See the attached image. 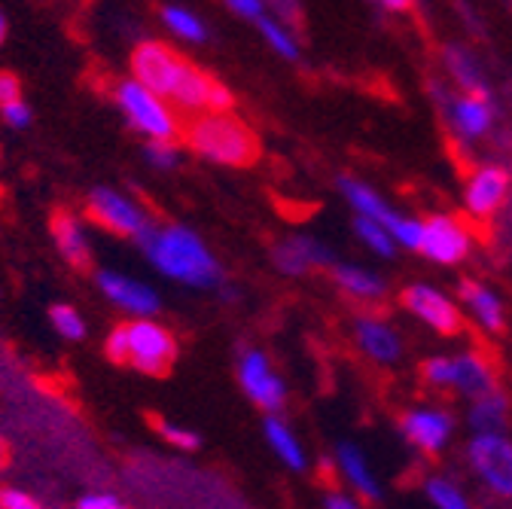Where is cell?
<instances>
[{
  "instance_id": "6da1fadb",
  "label": "cell",
  "mask_w": 512,
  "mask_h": 509,
  "mask_svg": "<svg viewBox=\"0 0 512 509\" xmlns=\"http://www.w3.org/2000/svg\"><path fill=\"white\" fill-rule=\"evenodd\" d=\"M132 68H135V80H141L156 95L177 101L186 110H229L232 107V95L217 80H211L199 68H192L189 61H183L177 52H171L162 43L138 46Z\"/></svg>"
},
{
  "instance_id": "7a4b0ae2",
  "label": "cell",
  "mask_w": 512,
  "mask_h": 509,
  "mask_svg": "<svg viewBox=\"0 0 512 509\" xmlns=\"http://www.w3.org/2000/svg\"><path fill=\"white\" fill-rule=\"evenodd\" d=\"M150 260L156 269H162L165 275H171L174 281L192 284V287H211L217 284V263L205 250V244L192 235L189 229L171 226V229H147L141 235Z\"/></svg>"
},
{
  "instance_id": "3957f363",
  "label": "cell",
  "mask_w": 512,
  "mask_h": 509,
  "mask_svg": "<svg viewBox=\"0 0 512 509\" xmlns=\"http://www.w3.org/2000/svg\"><path fill=\"white\" fill-rule=\"evenodd\" d=\"M186 141L196 153H202L214 162H223V165H235V168L253 165L256 156H260L256 135L241 119L229 116L226 110H211L208 116L192 122Z\"/></svg>"
},
{
  "instance_id": "277c9868",
  "label": "cell",
  "mask_w": 512,
  "mask_h": 509,
  "mask_svg": "<svg viewBox=\"0 0 512 509\" xmlns=\"http://www.w3.org/2000/svg\"><path fill=\"white\" fill-rule=\"evenodd\" d=\"M174 351L177 348H174L171 333H165L159 324H150V321H135L128 327H119L107 339L110 360L128 363L150 375H162L174 363Z\"/></svg>"
},
{
  "instance_id": "5b68a950",
  "label": "cell",
  "mask_w": 512,
  "mask_h": 509,
  "mask_svg": "<svg viewBox=\"0 0 512 509\" xmlns=\"http://www.w3.org/2000/svg\"><path fill=\"white\" fill-rule=\"evenodd\" d=\"M116 101L125 110V116L132 119L135 129L150 135L153 141H171V135L177 132L171 110L162 104V95L147 89L141 80H125L116 89Z\"/></svg>"
},
{
  "instance_id": "8992f818",
  "label": "cell",
  "mask_w": 512,
  "mask_h": 509,
  "mask_svg": "<svg viewBox=\"0 0 512 509\" xmlns=\"http://www.w3.org/2000/svg\"><path fill=\"white\" fill-rule=\"evenodd\" d=\"M470 464L500 497H512V442L500 433H479L470 445Z\"/></svg>"
},
{
  "instance_id": "52a82bcc",
  "label": "cell",
  "mask_w": 512,
  "mask_h": 509,
  "mask_svg": "<svg viewBox=\"0 0 512 509\" xmlns=\"http://www.w3.org/2000/svg\"><path fill=\"white\" fill-rule=\"evenodd\" d=\"M342 193L357 208V214H366V217L378 220L403 247H409V250H418L421 247V223L418 220H409V217H400L397 211H391L388 205H384L372 193L369 186H363L357 180H342Z\"/></svg>"
},
{
  "instance_id": "ba28073f",
  "label": "cell",
  "mask_w": 512,
  "mask_h": 509,
  "mask_svg": "<svg viewBox=\"0 0 512 509\" xmlns=\"http://www.w3.org/2000/svg\"><path fill=\"white\" fill-rule=\"evenodd\" d=\"M433 263L442 266H455L467 257L470 241L467 232L458 226V220L452 217H430L427 223H421V247Z\"/></svg>"
},
{
  "instance_id": "9c48e42d",
  "label": "cell",
  "mask_w": 512,
  "mask_h": 509,
  "mask_svg": "<svg viewBox=\"0 0 512 509\" xmlns=\"http://www.w3.org/2000/svg\"><path fill=\"white\" fill-rule=\"evenodd\" d=\"M238 375H241L244 391L250 394V400L256 406H263L266 412H278L284 406V385H281V378L272 372L269 360L260 351H247L241 357Z\"/></svg>"
},
{
  "instance_id": "30bf717a",
  "label": "cell",
  "mask_w": 512,
  "mask_h": 509,
  "mask_svg": "<svg viewBox=\"0 0 512 509\" xmlns=\"http://www.w3.org/2000/svg\"><path fill=\"white\" fill-rule=\"evenodd\" d=\"M403 305L418 314L424 324H430L436 333L442 336H455L461 330V314L458 308L448 302L439 290L433 287H424V284H415L403 293Z\"/></svg>"
},
{
  "instance_id": "8fae6325",
  "label": "cell",
  "mask_w": 512,
  "mask_h": 509,
  "mask_svg": "<svg viewBox=\"0 0 512 509\" xmlns=\"http://www.w3.org/2000/svg\"><path fill=\"white\" fill-rule=\"evenodd\" d=\"M89 211L101 226H107L119 235H144L147 232L141 211L125 196L113 193V189H95L89 199Z\"/></svg>"
},
{
  "instance_id": "7c38bea8",
  "label": "cell",
  "mask_w": 512,
  "mask_h": 509,
  "mask_svg": "<svg viewBox=\"0 0 512 509\" xmlns=\"http://www.w3.org/2000/svg\"><path fill=\"white\" fill-rule=\"evenodd\" d=\"M403 433L424 452H439L452 436V418L430 409H415L403 418Z\"/></svg>"
},
{
  "instance_id": "4fadbf2b",
  "label": "cell",
  "mask_w": 512,
  "mask_h": 509,
  "mask_svg": "<svg viewBox=\"0 0 512 509\" xmlns=\"http://www.w3.org/2000/svg\"><path fill=\"white\" fill-rule=\"evenodd\" d=\"M98 284H101V290L116 302V305H122L125 311H132V314H153L156 308H159V296L150 290V287H144V284H138V281H132V278H125V275H116V272H101V278H98Z\"/></svg>"
},
{
  "instance_id": "5bb4252c",
  "label": "cell",
  "mask_w": 512,
  "mask_h": 509,
  "mask_svg": "<svg viewBox=\"0 0 512 509\" xmlns=\"http://www.w3.org/2000/svg\"><path fill=\"white\" fill-rule=\"evenodd\" d=\"M506 189H509V177L500 168H482L473 174L470 186H467V205L473 214L488 217L491 211H497L506 199Z\"/></svg>"
},
{
  "instance_id": "9a60e30c",
  "label": "cell",
  "mask_w": 512,
  "mask_h": 509,
  "mask_svg": "<svg viewBox=\"0 0 512 509\" xmlns=\"http://www.w3.org/2000/svg\"><path fill=\"white\" fill-rule=\"evenodd\" d=\"M448 388H455V391L479 400V397L494 391V378H491L488 366L479 357L467 354V357L452 360V372H448Z\"/></svg>"
},
{
  "instance_id": "2e32d148",
  "label": "cell",
  "mask_w": 512,
  "mask_h": 509,
  "mask_svg": "<svg viewBox=\"0 0 512 509\" xmlns=\"http://www.w3.org/2000/svg\"><path fill=\"white\" fill-rule=\"evenodd\" d=\"M357 342L360 348L381 363H391L400 357V339L391 327H384L378 321H369V317H360L357 321Z\"/></svg>"
},
{
  "instance_id": "e0dca14e",
  "label": "cell",
  "mask_w": 512,
  "mask_h": 509,
  "mask_svg": "<svg viewBox=\"0 0 512 509\" xmlns=\"http://www.w3.org/2000/svg\"><path fill=\"white\" fill-rule=\"evenodd\" d=\"M278 263H281L284 272L299 275V272H308V269H314V266L330 263V253H327L324 247H320L317 241L296 238V241H290V244H284V247L278 250Z\"/></svg>"
},
{
  "instance_id": "ac0fdd59",
  "label": "cell",
  "mask_w": 512,
  "mask_h": 509,
  "mask_svg": "<svg viewBox=\"0 0 512 509\" xmlns=\"http://www.w3.org/2000/svg\"><path fill=\"white\" fill-rule=\"evenodd\" d=\"M52 235H55L61 253H64V257H68L74 266H89V241H86V235H83V229H80V223H77L74 217L58 214V217L52 220Z\"/></svg>"
},
{
  "instance_id": "d6986e66",
  "label": "cell",
  "mask_w": 512,
  "mask_h": 509,
  "mask_svg": "<svg viewBox=\"0 0 512 509\" xmlns=\"http://www.w3.org/2000/svg\"><path fill=\"white\" fill-rule=\"evenodd\" d=\"M452 116H455V125L467 135V138H476L488 129L491 122V107L485 104L482 95H467L461 101H455L452 107Z\"/></svg>"
},
{
  "instance_id": "ffe728a7",
  "label": "cell",
  "mask_w": 512,
  "mask_h": 509,
  "mask_svg": "<svg viewBox=\"0 0 512 509\" xmlns=\"http://www.w3.org/2000/svg\"><path fill=\"white\" fill-rule=\"evenodd\" d=\"M461 296L467 299V305L473 308V314L479 317V324L485 330H500L503 327V308H500V302H497V296L491 290L467 281V284H461Z\"/></svg>"
},
{
  "instance_id": "44dd1931",
  "label": "cell",
  "mask_w": 512,
  "mask_h": 509,
  "mask_svg": "<svg viewBox=\"0 0 512 509\" xmlns=\"http://www.w3.org/2000/svg\"><path fill=\"white\" fill-rule=\"evenodd\" d=\"M266 439H269V445L275 449V455H278L287 467H293V470H305V455H302L296 436L287 430V424H284V421L269 418V421H266Z\"/></svg>"
},
{
  "instance_id": "7402d4cb",
  "label": "cell",
  "mask_w": 512,
  "mask_h": 509,
  "mask_svg": "<svg viewBox=\"0 0 512 509\" xmlns=\"http://www.w3.org/2000/svg\"><path fill=\"white\" fill-rule=\"evenodd\" d=\"M470 424L476 427V433H503L506 427V400L500 394H485L476 400L473 412H470Z\"/></svg>"
},
{
  "instance_id": "603a6c76",
  "label": "cell",
  "mask_w": 512,
  "mask_h": 509,
  "mask_svg": "<svg viewBox=\"0 0 512 509\" xmlns=\"http://www.w3.org/2000/svg\"><path fill=\"white\" fill-rule=\"evenodd\" d=\"M339 467H342V473L348 476V482L360 491V494H366V497H378V485H375V479H372V473H369V467H366V458L354 449V445H339Z\"/></svg>"
},
{
  "instance_id": "cb8c5ba5",
  "label": "cell",
  "mask_w": 512,
  "mask_h": 509,
  "mask_svg": "<svg viewBox=\"0 0 512 509\" xmlns=\"http://www.w3.org/2000/svg\"><path fill=\"white\" fill-rule=\"evenodd\" d=\"M336 281L354 293V296H363V299H375L384 293V284L378 281V275L366 272V269H357V266H339L336 269Z\"/></svg>"
},
{
  "instance_id": "d4e9b609",
  "label": "cell",
  "mask_w": 512,
  "mask_h": 509,
  "mask_svg": "<svg viewBox=\"0 0 512 509\" xmlns=\"http://www.w3.org/2000/svg\"><path fill=\"white\" fill-rule=\"evenodd\" d=\"M354 229H357V235H360V238L375 250V253H381V257H391V253H394L391 232L384 229L378 220H372V217L360 214V217H357V223H354Z\"/></svg>"
},
{
  "instance_id": "484cf974",
  "label": "cell",
  "mask_w": 512,
  "mask_h": 509,
  "mask_svg": "<svg viewBox=\"0 0 512 509\" xmlns=\"http://www.w3.org/2000/svg\"><path fill=\"white\" fill-rule=\"evenodd\" d=\"M165 25H168L174 34H180V37H186V40H196V43H202V40L208 37L202 19H196L189 10H180V7H168V10H165Z\"/></svg>"
},
{
  "instance_id": "4316f807",
  "label": "cell",
  "mask_w": 512,
  "mask_h": 509,
  "mask_svg": "<svg viewBox=\"0 0 512 509\" xmlns=\"http://www.w3.org/2000/svg\"><path fill=\"white\" fill-rule=\"evenodd\" d=\"M256 22H260V31H263V37L269 40V46H272L278 55H284V58H296V55H299V46H296L293 34H290V31H284V28H281L275 19H266V16H260Z\"/></svg>"
},
{
  "instance_id": "83f0119b",
  "label": "cell",
  "mask_w": 512,
  "mask_h": 509,
  "mask_svg": "<svg viewBox=\"0 0 512 509\" xmlns=\"http://www.w3.org/2000/svg\"><path fill=\"white\" fill-rule=\"evenodd\" d=\"M427 494H430V500H433L436 506H442V509H464V506H467V497L461 494V488L452 485L448 479H433V482L427 485Z\"/></svg>"
},
{
  "instance_id": "f1b7e54d",
  "label": "cell",
  "mask_w": 512,
  "mask_h": 509,
  "mask_svg": "<svg viewBox=\"0 0 512 509\" xmlns=\"http://www.w3.org/2000/svg\"><path fill=\"white\" fill-rule=\"evenodd\" d=\"M52 324L64 339H83L86 327H83V317L71 308V305H55L52 308Z\"/></svg>"
},
{
  "instance_id": "f546056e",
  "label": "cell",
  "mask_w": 512,
  "mask_h": 509,
  "mask_svg": "<svg viewBox=\"0 0 512 509\" xmlns=\"http://www.w3.org/2000/svg\"><path fill=\"white\" fill-rule=\"evenodd\" d=\"M0 113H4L7 125H13V129H25V125L31 122V110L25 107V101H22V98H19V101L4 104V107H0Z\"/></svg>"
},
{
  "instance_id": "4dcf8cb0",
  "label": "cell",
  "mask_w": 512,
  "mask_h": 509,
  "mask_svg": "<svg viewBox=\"0 0 512 509\" xmlns=\"http://www.w3.org/2000/svg\"><path fill=\"white\" fill-rule=\"evenodd\" d=\"M159 430H162V436H165L171 445H180V449H196V445H199V436H196V433L180 430V427H174V424H159Z\"/></svg>"
},
{
  "instance_id": "1f68e13d",
  "label": "cell",
  "mask_w": 512,
  "mask_h": 509,
  "mask_svg": "<svg viewBox=\"0 0 512 509\" xmlns=\"http://www.w3.org/2000/svg\"><path fill=\"white\" fill-rule=\"evenodd\" d=\"M147 159H150L153 165H159V168H171V165L177 162L174 147H168V141H153V144L147 147Z\"/></svg>"
},
{
  "instance_id": "d6a6232c",
  "label": "cell",
  "mask_w": 512,
  "mask_h": 509,
  "mask_svg": "<svg viewBox=\"0 0 512 509\" xmlns=\"http://www.w3.org/2000/svg\"><path fill=\"white\" fill-rule=\"evenodd\" d=\"M226 4L238 13V16H244V19H260L263 16V0H226Z\"/></svg>"
},
{
  "instance_id": "836d02e7",
  "label": "cell",
  "mask_w": 512,
  "mask_h": 509,
  "mask_svg": "<svg viewBox=\"0 0 512 509\" xmlns=\"http://www.w3.org/2000/svg\"><path fill=\"white\" fill-rule=\"evenodd\" d=\"M19 98H22L19 80L13 74H0V107L10 104V101H19Z\"/></svg>"
},
{
  "instance_id": "e575fe53",
  "label": "cell",
  "mask_w": 512,
  "mask_h": 509,
  "mask_svg": "<svg viewBox=\"0 0 512 509\" xmlns=\"http://www.w3.org/2000/svg\"><path fill=\"white\" fill-rule=\"evenodd\" d=\"M0 506H7V509H34V500L22 491H4L0 494Z\"/></svg>"
},
{
  "instance_id": "d590c367",
  "label": "cell",
  "mask_w": 512,
  "mask_h": 509,
  "mask_svg": "<svg viewBox=\"0 0 512 509\" xmlns=\"http://www.w3.org/2000/svg\"><path fill=\"white\" fill-rule=\"evenodd\" d=\"M80 506H83V509H116V506H119V500H116V497L92 494V497H83V500H80Z\"/></svg>"
},
{
  "instance_id": "8d00e7d4",
  "label": "cell",
  "mask_w": 512,
  "mask_h": 509,
  "mask_svg": "<svg viewBox=\"0 0 512 509\" xmlns=\"http://www.w3.org/2000/svg\"><path fill=\"white\" fill-rule=\"evenodd\" d=\"M327 506H333V509H351L354 500H348V497H327Z\"/></svg>"
},
{
  "instance_id": "74e56055",
  "label": "cell",
  "mask_w": 512,
  "mask_h": 509,
  "mask_svg": "<svg viewBox=\"0 0 512 509\" xmlns=\"http://www.w3.org/2000/svg\"><path fill=\"white\" fill-rule=\"evenodd\" d=\"M381 4L388 7V10H409L412 0H381Z\"/></svg>"
},
{
  "instance_id": "f35d334b",
  "label": "cell",
  "mask_w": 512,
  "mask_h": 509,
  "mask_svg": "<svg viewBox=\"0 0 512 509\" xmlns=\"http://www.w3.org/2000/svg\"><path fill=\"white\" fill-rule=\"evenodd\" d=\"M4 458H7V449H4V439H0V464H4Z\"/></svg>"
},
{
  "instance_id": "ab89813d",
  "label": "cell",
  "mask_w": 512,
  "mask_h": 509,
  "mask_svg": "<svg viewBox=\"0 0 512 509\" xmlns=\"http://www.w3.org/2000/svg\"><path fill=\"white\" fill-rule=\"evenodd\" d=\"M4 28H7V25H4V16H0V43H4V34H7Z\"/></svg>"
}]
</instances>
